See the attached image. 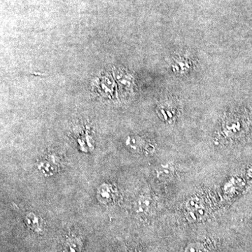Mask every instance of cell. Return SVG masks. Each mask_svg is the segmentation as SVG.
Masks as SVG:
<instances>
[{
  "label": "cell",
  "mask_w": 252,
  "mask_h": 252,
  "mask_svg": "<svg viewBox=\"0 0 252 252\" xmlns=\"http://www.w3.org/2000/svg\"><path fill=\"white\" fill-rule=\"evenodd\" d=\"M114 190L110 186H102L99 190V200L101 201L110 202L114 198ZM103 202V203H104Z\"/></svg>",
  "instance_id": "cell-1"
},
{
  "label": "cell",
  "mask_w": 252,
  "mask_h": 252,
  "mask_svg": "<svg viewBox=\"0 0 252 252\" xmlns=\"http://www.w3.org/2000/svg\"><path fill=\"white\" fill-rule=\"evenodd\" d=\"M173 166L170 164L165 165H161V167L158 170V177L161 180H167L173 175Z\"/></svg>",
  "instance_id": "cell-2"
}]
</instances>
